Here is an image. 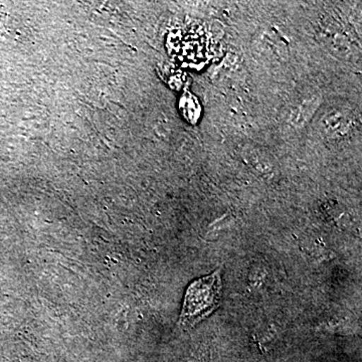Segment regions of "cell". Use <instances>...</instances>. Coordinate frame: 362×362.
I'll list each match as a JSON object with an SVG mask.
<instances>
[{
	"label": "cell",
	"mask_w": 362,
	"mask_h": 362,
	"mask_svg": "<svg viewBox=\"0 0 362 362\" xmlns=\"http://www.w3.org/2000/svg\"><path fill=\"white\" fill-rule=\"evenodd\" d=\"M221 272L195 280L188 286L180 324L182 328H192L214 313L221 305Z\"/></svg>",
	"instance_id": "6da1fadb"
}]
</instances>
